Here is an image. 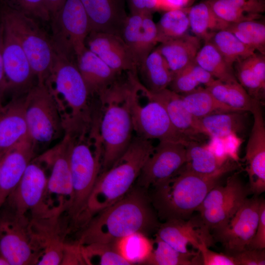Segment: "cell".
Instances as JSON below:
<instances>
[{"label":"cell","instance_id":"cell-1","mask_svg":"<svg viewBox=\"0 0 265 265\" xmlns=\"http://www.w3.org/2000/svg\"><path fill=\"white\" fill-rule=\"evenodd\" d=\"M143 188L130 191L94 216L82 229L78 243H113L135 232L145 234L157 226L156 217Z\"/></svg>","mask_w":265,"mask_h":265},{"label":"cell","instance_id":"cell-2","mask_svg":"<svg viewBox=\"0 0 265 265\" xmlns=\"http://www.w3.org/2000/svg\"><path fill=\"white\" fill-rule=\"evenodd\" d=\"M74 58L56 53L47 82L58 104L65 134L72 137L89 133L98 113Z\"/></svg>","mask_w":265,"mask_h":265},{"label":"cell","instance_id":"cell-3","mask_svg":"<svg viewBox=\"0 0 265 265\" xmlns=\"http://www.w3.org/2000/svg\"><path fill=\"white\" fill-rule=\"evenodd\" d=\"M238 167L237 161L228 159L220 168L208 175L181 169L154 187L153 204L158 215L165 221L189 218L220 179Z\"/></svg>","mask_w":265,"mask_h":265},{"label":"cell","instance_id":"cell-4","mask_svg":"<svg viewBox=\"0 0 265 265\" xmlns=\"http://www.w3.org/2000/svg\"><path fill=\"white\" fill-rule=\"evenodd\" d=\"M154 148L152 140L135 135L128 149L113 165L99 174L88 201L83 227L94 216L130 191Z\"/></svg>","mask_w":265,"mask_h":265},{"label":"cell","instance_id":"cell-5","mask_svg":"<svg viewBox=\"0 0 265 265\" xmlns=\"http://www.w3.org/2000/svg\"><path fill=\"white\" fill-rule=\"evenodd\" d=\"M130 80H120L99 100V131L103 147L101 172L126 151L134 132L128 101Z\"/></svg>","mask_w":265,"mask_h":265},{"label":"cell","instance_id":"cell-6","mask_svg":"<svg viewBox=\"0 0 265 265\" xmlns=\"http://www.w3.org/2000/svg\"><path fill=\"white\" fill-rule=\"evenodd\" d=\"M103 147L98 130L72 137L70 153L73 196L66 210L72 225L82 227L89 198L102 168Z\"/></svg>","mask_w":265,"mask_h":265},{"label":"cell","instance_id":"cell-7","mask_svg":"<svg viewBox=\"0 0 265 265\" xmlns=\"http://www.w3.org/2000/svg\"><path fill=\"white\" fill-rule=\"evenodd\" d=\"M0 21L19 42L37 82H47L56 55L51 38L34 18L19 10L9 0H0Z\"/></svg>","mask_w":265,"mask_h":265},{"label":"cell","instance_id":"cell-8","mask_svg":"<svg viewBox=\"0 0 265 265\" xmlns=\"http://www.w3.org/2000/svg\"><path fill=\"white\" fill-rule=\"evenodd\" d=\"M25 117L36 154L65 134L61 111L49 83L37 82L26 95Z\"/></svg>","mask_w":265,"mask_h":265},{"label":"cell","instance_id":"cell-9","mask_svg":"<svg viewBox=\"0 0 265 265\" xmlns=\"http://www.w3.org/2000/svg\"><path fill=\"white\" fill-rule=\"evenodd\" d=\"M0 249L9 265H37L43 252L30 219L6 204L0 208Z\"/></svg>","mask_w":265,"mask_h":265},{"label":"cell","instance_id":"cell-10","mask_svg":"<svg viewBox=\"0 0 265 265\" xmlns=\"http://www.w3.org/2000/svg\"><path fill=\"white\" fill-rule=\"evenodd\" d=\"M130 79L128 101L133 132L136 136L150 140L157 139L159 141L180 143L186 146L195 141L176 129L160 103L141 93L147 102L144 104L140 103L135 75L130 74Z\"/></svg>","mask_w":265,"mask_h":265},{"label":"cell","instance_id":"cell-11","mask_svg":"<svg viewBox=\"0 0 265 265\" xmlns=\"http://www.w3.org/2000/svg\"><path fill=\"white\" fill-rule=\"evenodd\" d=\"M50 21V38L55 53L69 57L80 54L86 48L85 41L91 29L80 0H66Z\"/></svg>","mask_w":265,"mask_h":265},{"label":"cell","instance_id":"cell-12","mask_svg":"<svg viewBox=\"0 0 265 265\" xmlns=\"http://www.w3.org/2000/svg\"><path fill=\"white\" fill-rule=\"evenodd\" d=\"M48 178L40 162L33 159L27 165L19 183L5 202L23 214L30 212L32 219L53 215L57 207L51 208L45 202Z\"/></svg>","mask_w":265,"mask_h":265},{"label":"cell","instance_id":"cell-13","mask_svg":"<svg viewBox=\"0 0 265 265\" xmlns=\"http://www.w3.org/2000/svg\"><path fill=\"white\" fill-rule=\"evenodd\" d=\"M249 189L243 185L238 173L227 180L224 186L216 185L206 195L196 211L210 230L224 225L247 198Z\"/></svg>","mask_w":265,"mask_h":265},{"label":"cell","instance_id":"cell-14","mask_svg":"<svg viewBox=\"0 0 265 265\" xmlns=\"http://www.w3.org/2000/svg\"><path fill=\"white\" fill-rule=\"evenodd\" d=\"M261 201L257 196L247 198L224 225L213 230L226 254L232 256L247 248L257 227Z\"/></svg>","mask_w":265,"mask_h":265},{"label":"cell","instance_id":"cell-15","mask_svg":"<svg viewBox=\"0 0 265 265\" xmlns=\"http://www.w3.org/2000/svg\"><path fill=\"white\" fill-rule=\"evenodd\" d=\"M185 145L159 141L144 164L136 180L139 187L156 186L176 174L186 161Z\"/></svg>","mask_w":265,"mask_h":265},{"label":"cell","instance_id":"cell-16","mask_svg":"<svg viewBox=\"0 0 265 265\" xmlns=\"http://www.w3.org/2000/svg\"><path fill=\"white\" fill-rule=\"evenodd\" d=\"M72 144V137L65 134L56 145L36 158L50 168L51 172L47 181V193L59 196V203L65 207V212L70 205L73 196L70 166Z\"/></svg>","mask_w":265,"mask_h":265},{"label":"cell","instance_id":"cell-17","mask_svg":"<svg viewBox=\"0 0 265 265\" xmlns=\"http://www.w3.org/2000/svg\"><path fill=\"white\" fill-rule=\"evenodd\" d=\"M3 26L4 70L8 91L12 92V98L23 97L37 80L19 42L8 27Z\"/></svg>","mask_w":265,"mask_h":265},{"label":"cell","instance_id":"cell-18","mask_svg":"<svg viewBox=\"0 0 265 265\" xmlns=\"http://www.w3.org/2000/svg\"><path fill=\"white\" fill-rule=\"evenodd\" d=\"M261 104L255 101L250 112L254 122L244 157L249 190L255 196L265 191V124Z\"/></svg>","mask_w":265,"mask_h":265},{"label":"cell","instance_id":"cell-19","mask_svg":"<svg viewBox=\"0 0 265 265\" xmlns=\"http://www.w3.org/2000/svg\"><path fill=\"white\" fill-rule=\"evenodd\" d=\"M156 236L183 253L189 251L187 249L189 244L197 249L203 242L210 246L213 241L210 230L200 216L187 219L166 220L159 227Z\"/></svg>","mask_w":265,"mask_h":265},{"label":"cell","instance_id":"cell-20","mask_svg":"<svg viewBox=\"0 0 265 265\" xmlns=\"http://www.w3.org/2000/svg\"><path fill=\"white\" fill-rule=\"evenodd\" d=\"M87 48L110 68L121 74L124 72H136V66L129 48L120 36L91 31L87 36Z\"/></svg>","mask_w":265,"mask_h":265},{"label":"cell","instance_id":"cell-21","mask_svg":"<svg viewBox=\"0 0 265 265\" xmlns=\"http://www.w3.org/2000/svg\"><path fill=\"white\" fill-rule=\"evenodd\" d=\"M140 93L160 103L165 109L174 126L182 133L193 141L199 142L201 136H207L198 119L185 107L181 95L168 88L153 92L136 82Z\"/></svg>","mask_w":265,"mask_h":265},{"label":"cell","instance_id":"cell-22","mask_svg":"<svg viewBox=\"0 0 265 265\" xmlns=\"http://www.w3.org/2000/svg\"><path fill=\"white\" fill-rule=\"evenodd\" d=\"M35 155L28 135L4 153L0 168V208L19 183Z\"/></svg>","mask_w":265,"mask_h":265},{"label":"cell","instance_id":"cell-23","mask_svg":"<svg viewBox=\"0 0 265 265\" xmlns=\"http://www.w3.org/2000/svg\"><path fill=\"white\" fill-rule=\"evenodd\" d=\"M79 70L90 96L99 100L121 80L117 73L87 47L77 57Z\"/></svg>","mask_w":265,"mask_h":265},{"label":"cell","instance_id":"cell-24","mask_svg":"<svg viewBox=\"0 0 265 265\" xmlns=\"http://www.w3.org/2000/svg\"><path fill=\"white\" fill-rule=\"evenodd\" d=\"M80 1L88 16L91 31L111 33L121 37L128 16L124 0Z\"/></svg>","mask_w":265,"mask_h":265},{"label":"cell","instance_id":"cell-25","mask_svg":"<svg viewBox=\"0 0 265 265\" xmlns=\"http://www.w3.org/2000/svg\"><path fill=\"white\" fill-rule=\"evenodd\" d=\"M25 98L13 97L0 110V152H5L27 135Z\"/></svg>","mask_w":265,"mask_h":265},{"label":"cell","instance_id":"cell-26","mask_svg":"<svg viewBox=\"0 0 265 265\" xmlns=\"http://www.w3.org/2000/svg\"><path fill=\"white\" fill-rule=\"evenodd\" d=\"M201 41L196 36L187 33L180 38L160 43L156 49L173 76L195 61L202 46Z\"/></svg>","mask_w":265,"mask_h":265},{"label":"cell","instance_id":"cell-27","mask_svg":"<svg viewBox=\"0 0 265 265\" xmlns=\"http://www.w3.org/2000/svg\"><path fill=\"white\" fill-rule=\"evenodd\" d=\"M214 13L229 23L258 20L265 11V0H207Z\"/></svg>","mask_w":265,"mask_h":265},{"label":"cell","instance_id":"cell-28","mask_svg":"<svg viewBox=\"0 0 265 265\" xmlns=\"http://www.w3.org/2000/svg\"><path fill=\"white\" fill-rule=\"evenodd\" d=\"M138 73L139 82L153 92L168 88L173 76L165 60L156 49L137 68Z\"/></svg>","mask_w":265,"mask_h":265},{"label":"cell","instance_id":"cell-29","mask_svg":"<svg viewBox=\"0 0 265 265\" xmlns=\"http://www.w3.org/2000/svg\"><path fill=\"white\" fill-rule=\"evenodd\" d=\"M189 28L204 42L209 41L217 32L226 29L230 24L220 19L207 0L187 8Z\"/></svg>","mask_w":265,"mask_h":265},{"label":"cell","instance_id":"cell-30","mask_svg":"<svg viewBox=\"0 0 265 265\" xmlns=\"http://www.w3.org/2000/svg\"><path fill=\"white\" fill-rule=\"evenodd\" d=\"M247 111L219 113L198 119L205 134L211 138L223 139L242 132L245 129Z\"/></svg>","mask_w":265,"mask_h":265},{"label":"cell","instance_id":"cell-31","mask_svg":"<svg viewBox=\"0 0 265 265\" xmlns=\"http://www.w3.org/2000/svg\"><path fill=\"white\" fill-rule=\"evenodd\" d=\"M180 95L186 108L197 119L219 113L244 111L219 101L206 87L199 86Z\"/></svg>","mask_w":265,"mask_h":265},{"label":"cell","instance_id":"cell-32","mask_svg":"<svg viewBox=\"0 0 265 265\" xmlns=\"http://www.w3.org/2000/svg\"><path fill=\"white\" fill-rule=\"evenodd\" d=\"M196 63L215 79L224 82L238 81L233 66L224 59L221 54L209 41L204 42L197 53Z\"/></svg>","mask_w":265,"mask_h":265},{"label":"cell","instance_id":"cell-33","mask_svg":"<svg viewBox=\"0 0 265 265\" xmlns=\"http://www.w3.org/2000/svg\"><path fill=\"white\" fill-rule=\"evenodd\" d=\"M186 148V161L181 169L199 174L215 172L229 159L216 155L208 146L200 145L197 141L192 142Z\"/></svg>","mask_w":265,"mask_h":265},{"label":"cell","instance_id":"cell-34","mask_svg":"<svg viewBox=\"0 0 265 265\" xmlns=\"http://www.w3.org/2000/svg\"><path fill=\"white\" fill-rule=\"evenodd\" d=\"M205 87L219 101L241 111L251 112L256 100L238 81L224 82L214 79Z\"/></svg>","mask_w":265,"mask_h":265},{"label":"cell","instance_id":"cell-35","mask_svg":"<svg viewBox=\"0 0 265 265\" xmlns=\"http://www.w3.org/2000/svg\"><path fill=\"white\" fill-rule=\"evenodd\" d=\"M144 264L151 265H202L200 252L178 251L156 236L153 248Z\"/></svg>","mask_w":265,"mask_h":265},{"label":"cell","instance_id":"cell-36","mask_svg":"<svg viewBox=\"0 0 265 265\" xmlns=\"http://www.w3.org/2000/svg\"><path fill=\"white\" fill-rule=\"evenodd\" d=\"M115 250L130 265L145 264L153 248V240L145 234L135 232L113 243Z\"/></svg>","mask_w":265,"mask_h":265},{"label":"cell","instance_id":"cell-37","mask_svg":"<svg viewBox=\"0 0 265 265\" xmlns=\"http://www.w3.org/2000/svg\"><path fill=\"white\" fill-rule=\"evenodd\" d=\"M158 43L180 38L188 33L189 28L187 8L166 11L156 24Z\"/></svg>","mask_w":265,"mask_h":265},{"label":"cell","instance_id":"cell-38","mask_svg":"<svg viewBox=\"0 0 265 265\" xmlns=\"http://www.w3.org/2000/svg\"><path fill=\"white\" fill-rule=\"evenodd\" d=\"M214 79L194 61L173 76L168 88L183 95L194 90L202 84L206 86Z\"/></svg>","mask_w":265,"mask_h":265},{"label":"cell","instance_id":"cell-39","mask_svg":"<svg viewBox=\"0 0 265 265\" xmlns=\"http://www.w3.org/2000/svg\"><path fill=\"white\" fill-rule=\"evenodd\" d=\"M209 41L214 45L227 62L233 66L235 63L246 58L256 52L227 29L216 32Z\"/></svg>","mask_w":265,"mask_h":265},{"label":"cell","instance_id":"cell-40","mask_svg":"<svg viewBox=\"0 0 265 265\" xmlns=\"http://www.w3.org/2000/svg\"><path fill=\"white\" fill-rule=\"evenodd\" d=\"M241 42L265 55V24L258 20L230 24L226 29Z\"/></svg>","mask_w":265,"mask_h":265},{"label":"cell","instance_id":"cell-41","mask_svg":"<svg viewBox=\"0 0 265 265\" xmlns=\"http://www.w3.org/2000/svg\"><path fill=\"white\" fill-rule=\"evenodd\" d=\"M80 245L85 265H130L115 250L113 243L93 242Z\"/></svg>","mask_w":265,"mask_h":265},{"label":"cell","instance_id":"cell-42","mask_svg":"<svg viewBox=\"0 0 265 265\" xmlns=\"http://www.w3.org/2000/svg\"><path fill=\"white\" fill-rule=\"evenodd\" d=\"M233 67L238 82L252 98L262 104L265 99V85L261 83L246 58L235 63Z\"/></svg>","mask_w":265,"mask_h":265},{"label":"cell","instance_id":"cell-43","mask_svg":"<svg viewBox=\"0 0 265 265\" xmlns=\"http://www.w3.org/2000/svg\"><path fill=\"white\" fill-rule=\"evenodd\" d=\"M158 43L157 26L152 14H143L142 37L134 58L136 69Z\"/></svg>","mask_w":265,"mask_h":265},{"label":"cell","instance_id":"cell-44","mask_svg":"<svg viewBox=\"0 0 265 265\" xmlns=\"http://www.w3.org/2000/svg\"><path fill=\"white\" fill-rule=\"evenodd\" d=\"M64 236H58L48 241L37 265H61L65 243Z\"/></svg>","mask_w":265,"mask_h":265},{"label":"cell","instance_id":"cell-45","mask_svg":"<svg viewBox=\"0 0 265 265\" xmlns=\"http://www.w3.org/2000/svg\"><path fill=\"white\" fill-rule=\"evenodd\" d=\"M14 6L26 15L44 21H50V14L45 0H9Z\"/></svg>","mask_w":265,"mask_h":265},{"label":"cell","instance_id":"cell-46","mask_svg":"<svg viewBox=\"0 0 265 265\" xmlns=\"http://www.w3.org/2000/svg\"><path fill=\"white\" fill-rule=\"evenodd\" d=\"M205 242L200 244L197 248L200 252L202 265H237L233 256L227 254L219 253L212 251Z\"/></svg>","mask_w":265,"mask_h":265},{"label":"cell","instance_id":"cell-47","mask_svg":"<svg viewBox=\"0 0 265 265\" xmlns=\"http://www.w3.org/2000/svg\"><path fill=\"white\" fill-rule=\"evenodd\" d=\"M237 265H265L264 249H246L233 255Z\"/></svg>","mask_w":265,"mask_h":265},{"label":"cell","instance_id":"cell-48","mask_svg":"<svg viewBox=\"0 0 265 265\" xmlns=\"http://www.w3.org/2000/svg\"><path fill=\"white\" fill-rule=\"evenodd\" d=\"M246 249L259 250L265 249V201L264 200H262L261 203L259 221L255 233Z\"/></svg>","mask_w":265,"mask_h":265},{"label":"cell","instance_id":"cell-49","mask_svg":"<svg viewBox=\"0 0 265 265\" xmlns=\"http://www.w3.org/2000/svg\"><path fill=\"white\" fill-rule=\"evenodd\" d=\"M130 13H150L160 10L159 0H128Z\"/></svg>","mask_w":265,"mask_h":265},{"label":"cell","instance_id":"cell-50","mask_svg":"<svg viewBox=\"0 0 265 265\" xmlns=\"http://www.w3.org/2000/svg\"><path fill=\"white\" fill-rule=\"evenodd\" d=\"M61 265H85L80 244L65 243Z\"/></svg>","mask_w":265,"mask_h":265},{"label":"cell","instance_id":"cell-51","mask_svg":"<svg viewBox=\"0 0 265 265\" xmlns=\"http://www.w3.org/2000/svg\"><path fill=\"white\" fill-rule=\"evenodd\" d=\"M3 26L0 21V95L3 97L8 91V86L5 76L3 56Z\"/></svg>","mask_w":265,"mask_h":265},{"label":"cell","instance_id":"cell-52","mask_svg":"<svg viewBox=\"0 0 265 265\" xmlns=\"http://www.w3.org/2000/svg\"><path fill=\"white\" fill-rule=\"evenodd\" d=\"M160 10H169L185 8L190 0H159Z\"/></svg>","mask_w":265,"mask_h":265},{"label":"cell","instance_id":"cell-53","mask_svg":"<svg viewBox=\"0 0 265 265\" xmlns=\"http://www.w3.org/2000/svg\"><path fill=\"white\" fill-rule=\"evenodd\" d=\"M65 1L66 0H45L46 5L51 18L58 11Z\"/></svg>","mask_w":265,"mask_h":265},{"label":"cell","instance_id":"cell-54","mask_svg":"<svg viewBox=\"0 0 265 265\" xmlns=\"http://www.w3.org/2000/svg\"><path fill=\"white\" fill-rule=\"evenodd\" d=\"M0 265H9L7 261L3 256L0 249Z\"/></svg>","mask_w":265,"mask_h":265},{"label":"cell","instance_id":"cell-55","mask_svg":"<svg viewBox=\"0 0 265 265\" xmlns=\"http://www.w3.org/2000/svg\"><path fill=\"white\" fill-rule=\"evenodd\" d=\"M2 97L0 95V110L2 108L3 106L2 104Z\"/></svg>","mask_w":265,"mask_h":265},{"label":"cell","instance_id":"cell-56","mask_svg":"<svg viewBox=\"0 0 265 265\" xmlns=\"http://www.w3.org/2000/svg\"><path fill=\"white\" fill-rule=\"evenodd\" d=\"M5 152H0V165H1V161H2V159L3 155H4Z\"/></svg>","mask_w":265,"mask_h":265}]
</instances>
